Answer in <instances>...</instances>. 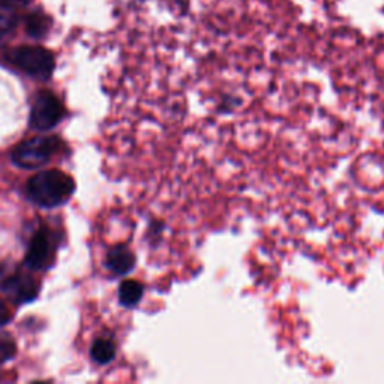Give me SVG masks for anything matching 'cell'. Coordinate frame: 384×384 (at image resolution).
Instances as JSON below:
<instances>
[{
    "mask_svg": "<svg viewBox=\"0 0 384 384\" xmlns=\"http://www.w3.org/2000/svg\"><path fill=\"white\" fill-rule=\"evenodd\" d=\"M76 189V184L68 174L50 170L33 176L28 184L29 198L42 208H56L68 201Z\"/></svg>",
    "mask_w": 384,
    "mask_h": 384,
    "instance_id": "cell-1",
    "label": "cell"
},
{
    "mask_svg": "<svg viewBox=\"0 0 384 384\" xmlns=\"http://www.w3.org/2000/svg\"><path fill=\"white\" fill-rule=\"evenodd\" d=\"M59 146L60 143L54 137H35L18 144L12 152V161L21 168L33 170L47 164Z\"/></svg>",
    "mask_w": 384,
    "mask_h": 384,
    "instance_id": "cell-2",
    "label": "cell"
},
{
    "mask_svg": "<svg viewBox=\"0 0 384 384\" xmlns=\"http://www.w3.org/2000/svg\"><path fill=\"white\" fill-rule=\"evenodd\" d=\"M11 62L26 74L45 80L54 69V59L50 52L41 47H20L11 54Z\"/></svg>",
    "mask_w": 384,
    "mask_h": 384,
    "instance_id": "cell-3",
    "label": "cell"
},
{
    "mask_svg": "<svg viewBox=\"0 0 384 384\" xmlns=\"http://www.w3.org/2000/svg\"><path fill=\"white\" fill-rule=\"evenodd\" d=\"M64 117V108L52 92H40L36 95L30 110V126L38 131L54 128Z\"/></svg>",
    "mask_w": 384,
    "mask_h": 384,
    "instance_id": "cell-4",
    "label": "cell"
},
{
    "mask_svg": "<svg viewBox=\"0 0 384 384\" xmlns=\"http://www.w3.org/2000/svg\"><path fill=\"white\" fill-rule=\"evenodd\" d=\"M54 256V246L50 234L40 232L35 234L26 256V266L33 270L45 269L52 263Z\"/></svg>",
    "mask_w": 384,
    "mask_h": 384,
    "instance_id": "cell-5",
    "label": "cell"
},
{
    "mask_svg": "<svg viewBox=\"0 0 384 384\" xmlns=\"http://www.w3.org/2000/svg\"><path fill=\"white\" fill-rule=\"evenodd\" d=\"M134 254L129 251V248L124 245H117L110 249L107 254V266L116 275H125L134 268Z\"/></svg>",
    "mask_w": 384,
    "mask_h": 384,
    "instance_id": "cell-6",
    "label": "cell"
},
{
    "mask_svg": "<svg viewBox=\"0 0 384 384\" xmlns=\"http://www.w3.org/2000/svg\"><path fill=\"white\" fill-rule=\"evenodd\" d=\"M4 290L14 294L17 302H30L38 294V285L30 278L16 276V278H9L4 282Z\"/></svg>",
    "mask_w": 384,
    "mask_h": 384,
    "instance_id": "cell-7",
    "label": "cell"
},
{
    "mask_svg": "<svg viewBox=\"0 0 384 384\" xmlns=\"http://www.w3.org/2000/svg\"><path fill=\"white\" fill-rule=\"evenodd\" d=\"M143 292L144 288L138 281L128 280L120 285V290H119L120 302H122V305L125 306H136L143 297Z\"/></svg>",
    "mask_w": 384,
    "mask_h": 384,
    "instance_id": "cell-8",
    "label": "cell"
},
{
    "mask_svg": "<svg viewBox=\"0 0 384 384\" xmlns=\"http://www.w3.org/2000/svg\"><path fill=\"white\" fill-rule=\"evenodd\" d=\"M116 354L114 344L108 340L96 341L92 347V359L98 364H108L112 362Z\"/></svg>",
    "mask_w": 384,
    "mask_h": 384,
    "instance_id": "cell-9",
    "label": "cell"
},
{
    "mask_svg": "<svg viewBox=\"0 0 384 384\" xmlns=\"http://www.w3.org/2000/svg\"><path fill=\"white\" fill-rule=\"evenodd\" d=\"M16 23H17L16 12H12V9L8 6H0V35L9 32L16 26Z\"/></svg>",
    "mask_w": 384,
    "mask_h": 384,
    "instance_id": "cell-10",
    "label": "cell"
},
{
    "mask_svg": "<svg viewBox=\"0 0 384 384\" xmlns=\"http://www.w3.org/2000/svg\"><path fill=\"white\" fill-rule=\"evenodd\" d=\"M28 29L32 36H35V38H40V36L44 35V32L47 29L45 18L40 17V16H32L28 20Z\"/></svg>",
    "mask_w": 384,
    "mask_h": 384,
    "instance_id": "cell-11",
    "label": "cell"
},
{
    "mask_svg": "<svg viewBox=\"0 0 384 384\" xmlns=\"http://www.w3.org/2000/svg\"><path fill=\"white\" fill-rule=\"evenodd\" d=\"M29 2L30 0H0V5L12 8V6H26Z\"/></svg>",
    "mask_w": 384,
    "mask_h": 384,
    "instance_id": "cell-12",
    "label": "cell"
},
{
    "mask_svg": "<svg viewBox=\"0 0 384 384\" xmlns=\"http://www.w3.org/2000/svg\"><path fill=\"white\" fill-rule=\"evenodd\" d=\"M9 318H11V314L8 308L4 304H0V326H4L5 323H8Z\"/></svg>",
    "mask_w": 384,
    "mask_h": 384,
    "instance_id": "cell-13",
    "label": "cell"
}]
</instances>
